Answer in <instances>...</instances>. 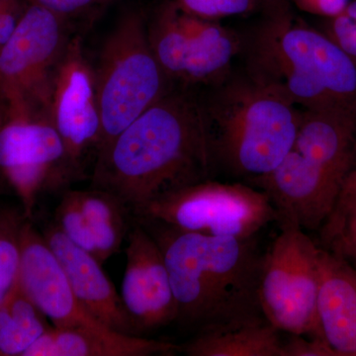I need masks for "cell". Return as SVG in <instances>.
<instances>
[{
    "label": "cell",
    "mask_w": 356,
    "mask_h": 356,
    "mask_svg": "<svg viewBox=\"0 0 356 356\" xmlns=\"http://www.w3.org/2000/svg\"><path fill=\"white\" fill-rule=\"evenodd\" d=\"M214 172L202 99L178 86L96 154L90 187L118 198L134 216Z\"/></svg>",
    "instance_id": "obj_1"
},
{
    "label": "cell",
    "mask_w": 356,
    "mask_h": 356,
    "mask_svg": "<svg viewBox=\"0 0 356 356\" xmlns=\"http://www.w3.org/2000/svg\"><path fill=\"white\" fill-rule=\"evenodd\" d=\"M158 243L177 306L175 323L195 332L261 320L264 254L255 236H211L133 218Z\"/></svg>",
    "instance_id": "obj_2"
},
{
    "label": "cell",
    "mask_w": 356,
    "mask_h": 356,
    "mask_svg": "<svg viewBox=\"0 0 356 356\" xmlns=\"http://www.w3.org/2000/svg\"><path fill=\"white\" fill-rule=\"evenodd\" d=\"M213 86L201 99L215 172L250 182L271 172L292 149L301 110L250 76Z\"/></svg>",
    "instance_id": "obj_3"
},
{
    "label": "cell",
    "mask_w": 356,
    "mask_h": 356,
    "mask_svg": "<svg viewBox=\"0 0 356 356\" xmlns=\"http://www.w3.org/2000/svg\"><path fill=\"white\" fill-rule=\"evenodd\" d=\"M147 19L142 11H126L102 44L95 67L102 115L96 154L175 86L154 57Z\"/></svg>",
    "instance_id": "obj_4"
},
{
    "label": "cell",
    "mask_w": 356,
    "mask_h": 356,
    "mask_svg": "<svg viewBox=\"0 0 356 356\" xmlns=\"http://www.w3.org/2000/svg\"><path fill=\"white\" fill-rule=\"evenodd\" d=\"M280 225V233L262 259V314L278 331L324 341L317 315L323 248L299 227Z\"/></svg>",
    "instance_id": "obj_5"
},
{
    "label": "cell",
    "mask_w": 356,
    "mask_h": 356,
    "mask_svg": "<svg viewBox=\"0 0 356 356\" xmlns=\"http://www.w3.org/2000/svg\"><path fill=\"white\" fill-rule=\"evenodd\" d=\"M133 218L211 236L252 238L278 214L266 192L243 182L207 179L165 194Z\"/></svg>",
    "instance_id": "obj_6"
},
{
    "label": "cell",
    "mask_w": 356,
    "mask_h": 356,
    "mask_svg": "<svg viewBox=\"0 0 356 356\" xmlns=\"http://www.w3.org/2000/svg\"><path fill=\"white\" fill-rule=\"evenodd\" d=\"M70 39L69 18L28 3L0 50V113L48 112L54 76Z\"/></svg>",
    "instance_id": "obj_7"
},
{
    "label": "cell",
    "mask_w": 356,
    "mask_h": 356,
    "mask_svg": "<svg viewBox=\"0 0 356 356\" xmlns=\"http://www.w3.org/2000/svg\"><path fill=\"white\" fill-rule=\"evenodd\" d=\"M0 172L29 220L40 194L76 181L64 143L48 112L0 114Z\"/></svg>",
    "instance_id": "obj_8"
},
{
    "label": "cell",
    "mask_w": 356,
    "mask_h": 356,
    "mask_svg": "<svg viewBox=\"0 0 356 356\" xmlns=\"http://www.w3.org/2000/svg\"><path fill=\"white\" fill-rule=\"evenodd\" d=\"M250 51L298 70L356 115V62L322 31L286 14L275 15L259 28Z\"/></svg>",
    "instance_id": "obj_9"
},
{
    "label": "cell",
    "mask_w": 356,
    "mask_h": 356,
    "mask_svg": "<svg viewBox=\"0 0 356 356\" xmlns=\"http://www.w3.org/2000/svg\"><path fill=\"white\" fill-rule=\"evenodd\" d=\"M48 113L62 138L74 179L84 177V165L97 152L102 134L95 67L83 41L72 36L54 76Z\"/></svg>",
    "instance_id": "obj_10"
},
{
    "label": "cell",
    "mask_w": 356,
    "mask_h": 356,
    "mask_svg": "<svg viewBox=\"0 0 356 356\" xmlns=\"http://www.w3.org/2000/svg\"><path fill=\"white\" fill-rule=\"evenodd\" d=\"M127 241L121 299L136 332L142 336L175 323L177 301L165 257L153 236L133 219Z\"/></svg>",
    "instance_id": "obj_11"
},
{
    "label": "cell",
    "mask_w": 356,
    "mask_h": 356,
    "mask_svg": "<svg viewBox=\"0 0 356 356\" xmlns=\"http://www.w3.org/2000/svg\"><path fill=\"white\" fill-rule=\"evenodd\" d=\"M248 184L266 192L278 222H289L304 231H320L343 186L294 149L271 172Z\"/></svg>",
    "instance_id": "obj_12"
},
{
    "label": "cell",
    "mask_w": 356,
    "mask_h": 356,
    "mask_svg": "<svg viewBox=\"0 0 356 356\" xmlns=\"http://www.w3.org/2000/svg\"><path fill=\"white\" fill-rule=\"evenodd\" d=\"M18 286L53 327L106 329L83 310L57 257L29 220L21 235Z\"/></svg>",
    "instance_id": "obj_13"
},
{
    "label": "cell",
    "mask_w": 356,
    "mask_h": 356,
    "mask_svg": "<svg viewBox=\"0 0 356 356\" xmlns=\"http://www.w3.org/2000/svg\"><path fill=\"white\" fill-rule=\"evenodd\" d=\"M43 236L64 268L83 310L106 329L139 336L124 308L121 295L103 270L102 264L72 243L55 222L44 229Z\"/></svg>",
    "instance_id": "obj_14"
},
{
    "label": "cell",
    "mask_w": 356,
    "mask_h": 356,
    "mask_svg": "<svg viewBox=\"0 0 356 356\" xmlns=\"http://www.w3.org/2000/svg\"><path fill=\"white\" fill-rule=\"evenodd\" d=\"M317 315L323 339L336 356H356V268L323 248Z\"/></svg>",
    "instance_id": "obj_15"
},
{
    "label": "cell",
    "mask_w": 356,
    "mask_h": 356,
    "mask_svg": "<svg viewBox=\"0 0 356 356\" xmlns=\"http://www.w3.org/2000/svg\"><path fill=\"white\" fill-rule=\"evenodd\" d=\"M292 149L343 184L356 163V115L301 110Z\"/></svg>",
    "instance_id": "obj_16"
},
{
    "label": "cell",
    "mask_w": 356,
    "mask_h": 356,
    "mask_svg": "<svg viewBox=\"0 0 356 356\" xmlns=\"http://www.w3.org/2000/svg\"><path fill=\"white\" fill-rule=\"evenodd\" d=\"M177 344L97 327H51L23 356L172 355Z\"/></svg>",
    "instance_id": "obj_17"
},
{
    "label": "cell",
    "mask_w": 356,
    "mask_h": 356,
    "mask_svg": "<svg viewBox=\"0 0 356 356\" xmlns=\"http://www.w3.org/2000/svg\"><path fill=\"white\" fill-rule=\"evenodd\" d=\"M180 25L186 40V70L181 86H214L225 79L240 51L233 32L218 23L180 10Z\"/></svg>",
    "instance_id": "obj_18"
},
{
    "label": "cell",
    "mask_w": 356,
    "mask_h": 356,
    "mask_svg": "<svg viewBox=\"0 0 356 356\" xmlns=\"http://www.w3.org/2000/svg\"><path fill=\"white\" fill-rule=\"evenodd\" d=\"M266 318L195 332L178 353L188 356H281L282 337Z\"/></svg>",
    "instance_id": "obj_19"
},
{
    "label": "cell",
    "mask_w": 356,
    "mask_h": 356,
    "mask_svg": "<svg viewBox=\"0 0 356 356\" xmlns=\"http://www.w3.org/2000/svg\"><path fill=\"white\" fill-rule=\"evenodd\" d=\"M84 225L93 243V257L103 264L119 252L128 235L130 210L108 192L77 191Z\"/></svg>",
    "instance_id": "obj_20"
},
{
    "label": "cell",
    "mask_w": 356,
    "mask_h": 356,
    "mask_svg": "<svg viewBox=\"0 0 356 356\" xmlns=\"http://www.w3.org/2000/svg\"><path fill=\"white\" fill-rule=\"evenodd\" d=\"M180 9L166 0L147 19L149 44L159 65L172 84L182 86L186 70V40L179 21Z\"/></svg>",
    "instance_id": "obj_21"
},
{
    "label": "cell",
    "mask_w": 356,
    "mask_h": 356,
    "mask_svg": "<svg viewBox=\"0 0 356 356\" xmlns=\"http://www.w3.org/2000/svg\"><path fill=\"white\" fill-rule=\"evenodd\" d=\"M47 318L19 286L0 305V356H23L51 329Z\"/></svg>",
    "instance_id": "obj_22"
},
{
    "label": "cell",
    "mask_w": 356,
    "mask_h": 356,
    "mask_svg": "<svg viewBox=\"0 0 356 356\" xmlns=\"http://www.w3.org/2000/svg\"><path fill=\"white\" fill-rule=\"evenodd\" d=\"M27 219L22 209H0V305L17 289L21 235Z\"/></svg>",
    "instance_id": "obj_23"
},
{
    "label": "cell",
    "mask_w": 356,
    "mask_h": 356,
    "mask_svg": "<svg viewBox=\"0 0 356 356\" xmlns=\"http://www.w3.org/2000/svg\"><path fill=\"white\" fill-rule=\"evenodd\" d=\"M356 213V163L344 180L331 215L320 229L321 240L325 248L339 238L344 227Z\"/></svg>",
    "instance_id": "obj_24"
},
{
    "label": "cell",
    "mask_w": 356,
    "mask_h": 356,
    "mask_svg": "<svg viewBox=\"0 0 356 356\" xmlns=\"http://www.w3.org/2000/svg\"><path fill=\"white\" fill-rule=\"evenodd\" d=\"M180 10L206 20L218 21L254 10L257 0H172Z\"/></svg>",
    "instance_id": "obj_25"
},
{
    "label": "cell",
    "mask_w": 356,
    "mask_h": 356,
    "mask_svg": "<svg viewBox=\"0 0 356 356\" xmlns=\"http://www.w3.org/2000/svg\"><path fill=\"white\" fill-rule=\"evenodd\" d=\"M281 356H336L323 339L289 334L282 339Z\"/></svg>",
    "instance_id": "obj_26"
},
{
    "label": "cell",
    "mask_w": 356,
    "mask_h": 356,
    "mask_svg": "<svg viewBox=\"0 0 356 356\" xmlns=\"http://www.w3.org/2000/svg\"><path fill=\"white\" fill-rule=\"evenodd\" d=\"M27 6L26 0H0V50L13 36Z\"/></svg>",
    "instance_id": "obj_27"
},
{
    "label": "cell",
    "mask_w": 356,
    "mask_h": 356,
    "mask_svg": "<svg viewBox=\"0 0 356 356\" xmlns=\"http://www.w3.org/2000/svg\"><path fill=\"white\" fill-rule=\"evenodd\" d=\"M325 250L348 259L356 268V213L346 225L339 238Z\"/></svg>",
    "instance_id": "obj_28"
},
{
    "label": "cell",
    "mask_w": 356,
    "mask_h": 356,
    "mask_svg": "<svg viewBox=\"0 0 356 356\" xmlns=\"http://www.w3.org/2000/svg\"><path fill=\"white\" fill-rule=\"evenodd\" d=\"M28 3L35 4L57 13L63 17L70 18L83 13L92 6L97 0H26Z\"/></svg>",
    "instance_id": "obj_29"
},
{
    "label": "cell",
    "mask_w": 356,
    "mask_h": 356,
    "mask_svg": "<svg viewBox=\"0 0 356 356\" xmlns=\"http://www.w3.org/2000/svg\"><path fill=\"white\" fill-rule=\"evenodd\" d=\"M294 2L304 13L330 18L341 13L350 0H294Z\"/></svg>",
    "instance_id": "obj_30"
},
{
    "label": "cell",
    "mask_w": 356,
    "mask_h": 356,
    "mask_svg": "<svg viewBox=\"0 0 356 356\" xmlns=\"http://www.w3.org/2000/svg\"><path fill=\"white\" fill-rule=\"evenodd\" d=\"M343 11L356 22V0L348 2V6L344 7Z\"/></svg>",
    "instance_id": "obj_31"
}]
</instances>
